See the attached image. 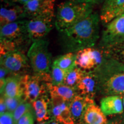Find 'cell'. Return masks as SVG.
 Instances as JSON below:
<instances>
[{
  "label": "cell",
  "instance_id": "d4e9b609",
  "mask_svg": "<svg viewBox=\"0 0 124 124\" xmlns=\"http://www.w3.org/2000/svg\"><path fill=\"white\" fill-rule=\"evenodd\" d=\"M106 50L110 57L124 64V42Z\"/></svg>",
  "mask_w": 124,
  "mask_h": 124
},
{
  "label": "cell",
  "instance_id": "f546056e",
  "mask_svg": "<svg viewBox=\"0 0 124 124\" xmlns=\"http://www.w3.org/2000/svg\"><path fill=\"white\" fill-rule=\"evenodd\" d=\"M0 124H16L13 113L7 111L0 115Z\"/></svg>",
  "mask_w": 124,
  "mask_h": 124
},
{
  "label": "cell",
  "instance_id": "8992f818",
  "mask_svg": "<svg viewBox=\"0 0 124 124\" xmlns=\"http://www.w3.org/2000/svg\"><path fill=\"white\" fill-rule=\"evenodd\" d=\"M124 42V12L106 24L102 33L99 46L109 49Z\"/></svg>",
  "mask_w": 124,
  "mask_h": 124
},
{
  "label": "cell",
  "instance_id": "ffe728a7",
  "mask_svg": "<svg viewBox=\"0 0 124 124\" xmlns=\"http://www.w3.org/2000/svg\"><path fill=\"white\" fill-rule=\"evenodd\" d=\"M76 66L82 70L92 71L96 68L92 47L87 48L76 52Z\"/></svg>",
  "mask_w": 124,
  "mask_h": 124
},
{
  "label": "cell",
  "instance_id": "4fadbf2b",
  "mask_svg": "<svg viewBox=\"0 0 124 124\" xmlns=\"http://www.w3.org/2000/svg\"><path fill=\"white\" fill-rule=\"evenodd\" d=\"M124 12V0H105L100 15L102 23L108 24Z\"/></svg>",
  "mask_w": 124,
  "mask_h": 124
},
{
  "label": "cell",
  "instance_id": "30bf717a",
  "mask_svg": "<svg viewBox=\"0 0 124 124\" xmlns=\"http://www.w3.org/2000/svg\"><path fill=\"white\" fill-rule=\"evenodd\" d=\"M23 7L28 19L54 17V2L49 0H30Z\"/></svg>",
  "mask_w": 124,
  "mask_h": 124
},
{
  "label": "cell",
  "instance_id": "836d02e7",
  "mask_svg": "<svg viewBox=\"0 0 124 124\" xmlns=\"http://www.w3.org/2000/svg\"><path fill=\"white\" fill-rule=\"evenodd\" d=\"M8 1H9V2H11L13 3H15V4H23V5H25V4L28 2L30 0H8Z\"/></svg>",
  "mask_w": 124,
  "mask_h": 124
},
{
  "label": "cell",
  "instance_id": "83f0119b",
  "mask_svg": "<svg viewBox=\"0 0 124 124\" xmlns=\"http://www.w3.org/2000/svg\"><path fill=\"white\" fill-rule=\"evenodd\" d=\"M2 96V95H1ZM4 98L5 102L7 106L8 111L13 113L17 108L24 101V100L23 97L20 98H10L2 96Z\"/></svg>",
  "mask_w": 124,
  "mask_h": 124
},
{
  "label": "cell",
  "instance_id": "3957f363",
  "mask_svg": "<svg viewBox=\"0 0 124 124\" xmlns=\"http://www.w3.org/2000/svg\"><path fill=\"white\" fill-rule=\"evenodd\" d=\"M93 7L73 0L60 3L57 8L56 28L60 33L73 27L93 13Z\"/></svg>",
  "mask_w": 124,
  "mask_h": 124
},
{
  "label": "cell",
  "instance_id": "52a82bcc",
  "mask_svg": "<svg viewBox=\"0 0 124 124\" xmlns=\"http://www.w3.org/2000/svg\"><path fill=\"white\" fill-rule=\"evenodd\" d=\"M1 40H8L17 44L21 52L31 41L27 29V20H23L5 25L0 29Z\"/></svg>",
  "mask_w": 124,
  "mask_h": 124
},
{
  "label": "cell",
  "instance_id": "f1b7e54d",
  "mask_svg": "<svg viewBox=\"0 0 124 124\" xmlns=\"http://www.w3.org/2000/svg\"><path fill=\"white\" fill-rule=\"evenodd\" d=\"M16 124H34V116L32 111L27 112L22 116Z\"/></svg>",
  "mask_w": 124,
  "mask_h": 124
},
{
  "label": "cell",
  "instance_id": "d590c367",
  "mask_svg": "<svg viewBox=\"0 0 124 124\" xmlns=\"http://www.w3.org/2000/svg\"><path fill=\"white\" fill-rule=\"evenodd\" d=\"M49 1H52V2H55V1H56V0H49Z\"/></svg>",
  "mask_w": 124,
  "mask_h": 124
},
{
  "label": "cell",
  "instance_id": "277c9868",
  "mask_svg": "<svg viewBox=\"0 0 124 124\" xmlns=\"http://www.w3.org/2000/svg\"><path fill=\"white\" fill-rule=\"evenodd\" d=\"M48 40L43 39L32 43L27 52L31 68L38 75L50 73L51 55L48 50Z\"/></svg>",
  "mask_w": 124,
  "mask_h": 124
},
{
  "label": "cell",
  "instance_id": "7a4b0ae2",
  "mask_svg": "<svg viewBox=\"0 0 124 124\" xmlns=\"http://www.w3.org/2000/svg\"><path fill=\"white\" fill-rule=\"evenodd\" d=\"M98 92L106 96L124 95V64L111 57L93 70Z\"/></svg>",
  "mask_w": 124,
  "mask_h": 124
},
{
  "label": "cell",
  "instance_id": "5b68a950",
  "mask_svg": "<svg viewBox=\"0 0 124 124\" xmlns=\"http://www.w3.org/2000/svg\"><path fill=\"white\" fill-rule=\"evenodd\" d=\"M21 82L24 100L32 103L41 96L47 95L48 84L52 83L51 72L44 75L25 74L22 77Z\"/></svg>",
  "mask_w": 124,
  "mask_h": 124
},
{
  "label": "cell",
  "instance_id": "9a60e30c",
  "mask_svg": "<svg viewBox=\"0 0 124 124\" xmlns=\"http://www.w3.org/2000/svg\"><path fill=\"white\" fill-rule=\"evenodd\" d=\"M80 124H108V120L101 108L93 101L87 106Z\"/></svg>",
  "mask_w": 124,
  "mask_h": 124
},
{
  "label": "cell",
  "instance_id": "4316f807",
  "mask_svg": "<svg viewBox=\"0 0 124 124\" xmlns=\"http://www.w3.org/2000/svg\"><path fill=\"white\" fill-rule=\"evenodd\" d=\"M32 105H31L29 102L24 101L13 113L15 124H16L17 123L20 118L24 116L25 113L32 110Z\"/></svg>",
  "mask_w": 124,
  "mask_h": 124
},
{
  "label": "cell",
  "instance_id": "603a6c76",
  "mask_svg": "<svg viewBox=\"0 0 124 124\" xmlns=\"http://www.w3.org/2000/svg\"><path fill=\"white\" fill-rule=\"evenodd\" d=\"M85 71H86L82 70L75 66L67 74L63 84L71 87L77 89V86L81 80Z\"/></svg>",
  "mask_w": 124,
  "mask_h": 124
},
{
  "label": "cell",
  "instance_id": "d6a6232c",
  "mask_svg": "<svg viewBox=\"0 0 124 124\" xmlns=\"http://www.w3.org/2000/svg\"><path fill=\"white\" fill-rule=\"evenodd\" d=\"M8 74L10 75L9 71L6 69H5L4 67L1 66V68H0V80L7 79V76H8Z\"/></svg>",
  "mask_w": 124,
  "mask_h": 124
},
{
  "label": "cell",
  "instance_id": "ac0fdd59",
  "mask_svg": "<svg viewBox=\"0 0 124 124\" xmlns=\"http://www.w3.org/2000/svg\"><path fill=\"white\" fill-rule=\"evenodd\" d=\"M100 108L106 116L121 114L124 111L122 98L121 95L106 96L101 101Z\"/></svg>",
  "mask_w": 124,
  "mask_h": 124
},
{
  "label": "cell",
  "instance_id": "d6986e66",
  "mask_svg": "<svg viewBox=\"0 0 124 124\" xmlns=\"http://www.w3.org/2000/svg\"><path fill=\"white\" fill-rule=\"evenodd\" d=\"M94 101V99L84 97L79 94L76 95L70 103V108L75 124H80L83 113L87 106Z\"/></svg>",
  "mask_w": 124,
  "mask_h": 124
},
{
  "label": "cell",
  "instance_id": "8d00e7d4",
  "mask_svg": "<svg viewBox=\"0 0 124 124\" xmlns=\"http://www.w3.org/2000/svg\"><path fill=\"white\" fill-rule=\"evenodd\" d=\"M122 100H123V105H124V96L123 98H122Z\"/></svg>",
  "mask_w": 124,
  "mask_h": 124
},
{
  "label": "cell",
  "instance_id": "e575fe53",
  "mask_svg": "<svg viewBox=\"0 0 124 124\" xmlns=\"http://www.w3.org/2000/svg\"><path fill=\"white\" fill-rule=\"evenodd\" d=\"M46 124H59V123L56 121L55 120H52L51 121H49L48 123H46Z\"/></svg>",
  "mask_w": 124,
  "mask_h": 124
},
{
  "label": "cell",
  "instance_id": "cb8c5ba5",
  "mask_svg": "<svg viewBox=\"0 0 124 124\" xmlns=\"http://www.w3.org/2000/svg\"><path fill=\"white\" fill-rule=\"evenodd\" d=\"M68 72L63 70L59 67L52 64L51 67V75L52 78V84L54 85H59L63 84L65 78Z\"/></svg>",
  "mask_w": 124,
  "mask_h": 124
},
{
  "label": "cell",
  "instance_id": "5bb4252c",
  "mask_svg": "<svg viewBox=\"0 0 124 124\" xmlns=\"http://www.w3.org/2000/svg\"><path fill=\"white\" fill-rule=\"evenodd\" d=\"M77 90L78 94L94 99L98 92V83L96 77L92 71H85Z\"/></svg>",
  "mask_w": 124,
  "mask_h": 124
},
{
  "label": "cell",
  "instance_id": "7c38bea8",
  "mask_svg": "<svg viewBox=\"0 0 124 124\" xmlns=\"http://www.w3.org/2000/svg\"><path fill=\"white\" fill-rule=\"evenodd\" d=\"M51 106L54 120L62 124H75L69 103L59 99H51Z\"/></svg>",
  "mask_w": 124,
  "mask_h": 124
},
{
  "label": "cell",
  "instance_id": "ba28073f",
  "mask_svg": "<svg viewBox=\"0 0 124 124\" xmlns=\"http://www.w3.org/2000/svg\"><path fill=\"white\" fill-rule=\"evenodd\" d=\"M1 66L9 71L10 75H24L29 67L27 56L21 51H16L1 57Z\"/></svg>",
  "mask_w": 124,
  "mask_h": 124
},
{
  "label": "cell",
  "instance_id": "8fae6325",
  "mask_svg": "<svg viewBox=\"0 0 124 124\" xmlns=\"http://www.w3.org/2000/svg\"><path fill=\"white\" fill-rule=\"evenodd\" d=\"M24 7L19 5L4 0L1 4L0 10V25L1 27L10 23L16 22L25 18Z\"/></svg>",
  "mask_w": 124,
  "mask_h": 124
},
{
  "label": "cell",
  "instance_id": "44dd1931",
  "mask_svg": "<svg viewBox=\"0 0 124 124\" xmlns=\"http://www.w3.org/2000/svg\"><path fill=\"white\" fill-rule=\"evenodd\" d=\"M51 104V100L47 95L41 96L32 103L36 120L39 122L48 120L50 118V110L49 106Z\"/></svg>",
  "mask_w": 124,
  "mask_h": 124
},
{
  "label": "cell",
  "instance_id": "6da1fadb",
  "mask_svg": "<svg viewBox=\"0 0 124 124\" xmlns=\"http://www.w3.org/2000/svg\"><path fill=\"white\" fill-rule=\"evenodd\" d=\"M100 16L93 13L73 27L60 32V39L64 50L67 53H76L94 46L100 38Z\"/></svg>",
  "mask_w": 124,
  "mask_h": 124
},
{
  "label": "cell",
  "instance_id": "4dcf8cb0",
  "mask_svg": "<svg viewBox=\"0 0 124 124\" xmlns=\"http://www.w3.org/2000/svg\"><path fill=\"white\" fill-rule=\"evenodd\" d=\"M73 1H75L78 2L90 4L93 6V5L100 4V3L102 2L103 1L104 2L105 0H73Z\"/></svg>",
  "mask_w": 124,
  "mask_h": 124
},
{
  "label": "cell",
  "instance_id": "1f68e13d",
  "mask_svg": "<svg viewBox=\"0 0 124 124\" xmlns=\"http://www.w3.org/2000/svg\"><path fill=\"white\" fill-rule=\"evenodd\" d=\"M7 110H8L5 102L4 98L2 96H1V100H0V115H2L5 113L7 112Z\"/></svg>",
  "mask_w": 124,
  "mask_h": 124
},
{
  "label": "cell",
  "instance_id": "9c48e42d",
  "mask_svg": "<svg viewBox=\"0 0 124 124\" xmlns=\"http://www.w3.org/2000/svg\"><path fill=\"white\" fill-rule=\"evenodd\" d=\"M53 18H34L27 20V29L31 43L45 39L53 28Z\"/></svg>",
  "mask_w": 124,
  "mask_h": 124
},
{
  "label": "cell",
  "instance_id": "2e32d148",
  "mask_svg": "<svg viewBox=\"0 0 124 124\" xmlns=\"http://www.w3.org/2000/svg\"><path fill=\"white\" fill-rule=\"evenodd\" d=\"M48 87L51 99H59L69 103L78 94L77 89L64 84L54 85L49 83Z\"/></svg>",
  "mask_w": 124,
  "mask_h": 124
},
{
  "label": "cell",
  "instance_id": "74e56055",
  "mask_svg": "<svg viewBox=\"0 0 124 124\" xmlns=\"http://www.w3.org/2000/svg\"><path fill=\"white\" fill-rule=\"evenodd\" d=\"M39 124H46V122H42V123Z\"/></svg>",
  "mask_w": 124,
  "mask_h": 124
},
{
  "label": "cell",
  "instance_id": "484cf974",
  "mask_svg": "<svg viewBox=\"0 0 124 124\" xmlns=\"http://www.w3.org/2000/svg\"><path fill=\"white\" fill-rule=\"evenodd\" d=\"M20 51L18 46L14 42L8 40H0V54L1 57L7 54L16 52Z\"/></svg>",
  "mask_w": 124,
  "mask_h": 124
},
{
  "label": "cell",
  "instance_id": "7402d4cb",
  "mask_svg": "<svg viewBox=\"0 0 124 124\" xmlns=\"http://www.w3.org/2000/svg\"><path fill=\"white\" fill-rule=\"evenodd\" d=\"M75 60L76 53L68 52L56 59L53 64L69 72L76 66Z\"/></svg>",
  "mask_w": 124,
  "mask_h": 124
},
{
  "label": "cell",
  "instance_id": "e0dca14e",
  "mask_svg": "<svg viewBox=\"0 0 124 124\" xmlns=\"http://www.w3.org/2000/svg\"><path fill=\"white\" fill-rule=\"evenodd\" d=\"M23 76L10 75L7 77L4 90L1 93V95L10 98L24 97L21 82Z\"/></svg>",
  "mask_w": 124,
  "mask_h": 124
}]
</instances>
